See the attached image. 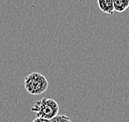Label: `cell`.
Returning <instances> with one entry per match:
<instances>
[{
	"instance_id": "cell-5",
	"label": "cell",
	"mask_w": 129,
	"mask_h": 122,
	"mask_svg": "<svg viewBox=\"0 0 129 122\" xmlns=\"http://www.w3.org/2000/svg\"><path fill=\"white\" fill-rule=\"evenodd\" d=\"M50 122H72L70 119L64 115H56L52 119L50 120Z\"/></svg>"
},
{
	"instance_id": "cell-6",
	"label": "cell",
	"mask_w": 129,
	"mask_h": 122,
	"mask_svg": "<svg viewBox=\"0 0 129 122\" xmlns=\"http://www.w3.org/2000/svg\"><path fill=\"white\" fill-rule=\"evenodd\" d=\"M32 122H50V120H46V119L42 117H36L32 120Z\"/></svg>"
},
{
	"instance_id": "cell-4",
	"label": "cell",
	"mask_w": 129,
	"mask_h": 122,
	"mask_svg": "<svg viewBox=\"0 0 129 122\" xmlns=\"http://www.w3.org/2000/svg\"><path fill=\"white\" fill-rule=\"evenodd\" d=\"M113 10L118 13H122L129 7V0H113Z\"/></svg>"
},
{
	"instance_id": "cell-3",
	"label": "cell",
	"mask_w": 129,
	"mask_h": 122,
	"mask_svg": "<svg viewBox=\"0 0 129 122\" xmlns=\"http://www.w3.org/2000/svg\"><path fill=\"white\" fill-rule=\"evenodd\" d=\"M99 8L103 13L108 14V15L112 16L114 10H113V0H97Z\"/></svg>"
},
{
	"instance_id": "cell-2",
	"label": "cell",
	"mask_w": 129,
	"mask_h": 122,
	"mask_svg": "<svg viewBox=\"0 0 129 122\" xmlns=\"http://www.w3.org/2000/svg\"><path fill=\"white\" fill-rule=\"evenodd\" d=\"M49 83L43 74L33 72L28 74L24 79V88L29 94L41 95L48 88Z\"/></svg>"
},
{
	"instance_id": "cell-1",
	"label": "cell",
	"mask_w": 129,
	"mask_h": 122,
	"mask_svg": "<svg viewBox=\"0 0 129 122\" xmlns=\"http://www.w3.org/2000/svg\"><path fill=\"white\" fill-rule=\"evenodd\" d=\"M59 105L51 98H42L38 100L31 108L32 112L36 113L37 117L51 120L59 113Z\"/></svg>"
}]
</instances>
